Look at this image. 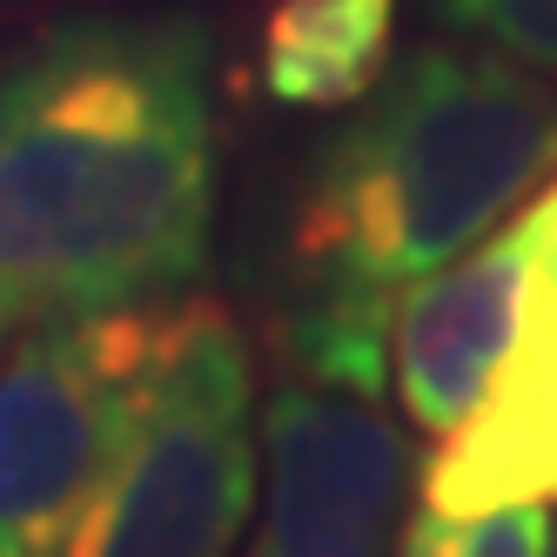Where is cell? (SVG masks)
Masks as SVG:
<instances>
[{"instance_id": "obj_10", "label": "cell", "mask_w": 557, "mask_h": 557, "mask_svg": "<svg viewBox=\"0 0 557 557\" xmlns=\"http://www.w3.org/2000/svg\"><path fill=\"white\" fill-rule=\"evenodd\" d=\"M450 27L476 34L491 54L557 74V0H430Z\"/></svg>"}, {"instance_id": "obj_6", "label": "cell", "mask_w": 557, "mask_h": 557, "mask_svg": "<svg viewBox=\"0 0 557 557\" xmlns=\"http://www.w3.org/2000/svg\"><path fill=\"white\" fill-rule=\"evenodd\" d=\"M531 275L517 309L510 356L497 363L484 404L457 436L436 444L423 476V504L450 517H484L557 497V182L524 209Z\"/></svg>"}, {"instance_id": "obj_3", "label": "cell", "mask_w": 557, "mask_h": 557, "mask_svg": "<svg viewBox=\"0 0 557 557\" xmlns=\"http://www.w3.org/2000/svg\"><path fill=\"white\" fill-rule=\"evenodd\" d=\"M188 302L48 315L0 356V557H67L169 370Z\"/></svg>"}, {"instance_id": "obj_2", "label": "cell", "mask_w": 557, "mask_h": 557, "mask_svg": "<svg viewBox=\"0 0 557 557\" xmlns=\"http://www.w3.org/2000/svg\"><path fill=\"white\" fill-rule=\"evenodd\" d=\"M557 175L537 67L417 48L309 162L283 235V356L302 383L383 396L389 330L423 275L497 235Z\"/></svg>"}, {"instance_id": "obj_4", "label": "cell", "mask_w": 557, "mask_h": 557, "mask_svg": "<svg viewBox=\"0 0 557 557\" xmlns=\"http://www.w3.org/2000/svg\"><path fill=\"white\" fill-rule=\"evenodd\" d=\"M256 497L262 417L249 343L215 302H188L135 444L67 557H235Z\"/></svg>"}, {"instance_id": "obj_11", "label": "cell", "mask_w": 557, "mask_h": 557, "mask_svg": "<svg viewBox=\"0 0 557 557\" xmlns=\"http://www.w3.org/2000/svg\"><path fill=\"white\" fill-rule=\"evenodd\" d=\"M0 349H8V323H0Z\"/></svg>"}, {"instance_id": "obj_9", "label": "cell", "mask_w": 557, "mask_h": 557, "mask_svg": "<svg viewBox=\"0 0 557 557\" xmlns=\"http://www.w3.org/2000/svg\"><path fill=\"white\" fill-rule=\"evenodd\" d=\"M396 557H550V517L544 504L484 510V517H450L417 504Z\"/></svg>"}, {"instance_id": "obj_7", "label": "cell", "mask_w": 557, "mask_h": 557, "mask_svg": "<svg viewBox=\"0 0 557 557\" xmlns=\"http://www.w3.org/2000/svg\"><path fill=\"white\" fill-rule=\"evenodd\" d=\"M524 275H531V222L510 215L497 235H484L457 262L423 275L396 302L389 376H396V396H404V417L436 444L463 430V417L484 404L497 363L510 356Z\"/></svg>"}, {"instance_id": "obj_1", "label": "cell", "mask_w": 557, "mask_h": 557, "mask_svg": "<svg viewBox=\"0 0 557 557\" xmlns=\"http://www.w3.org/2000/svg\"><path fill=\"white\" fill-rule=\"evenodd\" d=\"M215 235V41L67 14L0 54V323L182 302Z\"/></svg>"}, {"instance_id": "obj_5", "label": "cell", "mask_w": 557, "mask_h": 557, "mask_svg": "<svg viewBox=\"0 0 557 557\" xmlns=\"http://www.w3.org/2000/svg\"><path fill=\"white\" fill-rule=\"evenodd\" d=\"M410 444L376 396L283 383L262 410V497L243 557H389Z\"/></svg>"}, {"instance_id": "obj_8", "label": "cell", "mask_w": 557, "mask_h": 557, "mask_svg": "<svg viewBox=\"0 0 557 557\" xmlns=\"http://www.w3.org/2000/svg\"><path fill=\"white\" fill-rule=\"evenodd\" d=\"M396 0H275L262 21V88L283 108H356L389 74Z\"/></svg>"}]
</instances>
